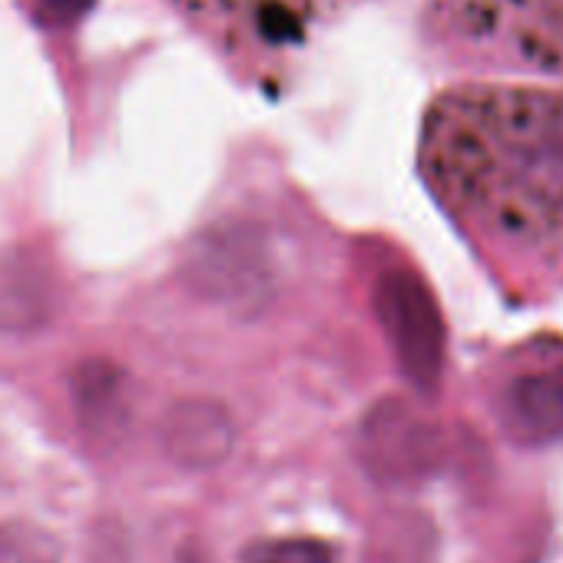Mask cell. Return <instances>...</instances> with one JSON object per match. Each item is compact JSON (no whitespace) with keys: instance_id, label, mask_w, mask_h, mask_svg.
<instances>
[{"instance_id":"6da1fadb","label":"cell","mask_w":563,"mask_h":563,"mask_svg":"<svg viewBox=\"0 0 563 563\" xmlns=\"http://www.w3.org/2000/svg\"><path fill=\"white\" fill-rule=\"evenodd\" d=\"M421 163L441 202L514 249L563 235V93L461 87L421 133Z\"/></svg>"},{"instance_id":"7a4b0ae2","label":"cell","mask_w":563,"mask_h":563,"mask_svg":"<svg viewBox=\"0 0 563 563\" xmlns=\"http://www.w3.org/2000/svg\"><path fill=\"white\" fill-rule=\"evenodd\" d=\"M434 14L471 47L563 77V0H434Z\"/></svg>"},{"instance_id":"3957f363","label":"cell","mask_w":563,"mask_h":563,"mask_svg":"<svg viewBox=\"0 0 563 563\" xmlns=\"http://www.w3.org/2000/svg\"><path fill=\"white\" fill-rule=\"evenodd\" d=\"M375 306L408 382L418 391H434L444 362V325L431 289L408 268H388Z\"/></svg>"},{"instance_id":"277c9868","label":"cell","mask_w":563,"mask_h":563,"mask_svg":"<svg viewBox=\"0 0 563 563\" xmlns=\"http://www.w3.org/2000/svg\"><path fill=\"white\" fill-rule=\"evenodd\" d=\"M163 441L183 467H212L232 448V421L216 401H183L166 415Z\"/></svg>"},{"instance_id":"5b68a950","label":"cell","mask_w":563,"mask_h":563,"mask_svg":"<svg viewBox=\"0 0 563 563\" xmlns=\"http://www.w3.org/2000/svg\"><path fill=\"white\" fill-rule=\"evenodd\" d=\"M54 278L31 255H0V329L27 332L54 316Z\"/></svg>"},{"instance_id":"8992f818","label":"cell","mask_w":563,"mask_h":563,"mask_svg":"<svg viewBox=\"0 0 563 563\" xmlns=\"http://www.w3.org/2000/svg\"><path fill=\"white\" fill-rule=\"evenodd\" d=\"M507 421L527 441H553L563 434V375H523L510 385Z\"/></svg>"},{"instance_id":"52a82bcc","label":"cell","mask_w":563,"mask_h":563,"mask_svg":"<svg viewBox=\"0 0 563 563\" xmlns=\"http://www.w3.org/2000/svg\"><path fill=\"white\" fill-rule=\"evenodd\" d=\"M74 398L80 415L87 418V424H113L117 411L123 408V395H120V372H113L103 362H90L84 368H77L74 375Z\"/></svg>"},{"instance_id":"ba28073f","label":"cell","mask_w":563,"mask_h":563,"mask_svg":"<svg viewBox=\"0 0 563 563\" xmlns=\"http://www.w3.org/2000/svg\"><path fill=\"white\" fill-rule=\"evenodd\" d=\"M242 563H335L319 540H262L245 550Z\"/></svg>"},{"instance_id":"9c48e42d","label":"cell","mask_w":563,"mask_h":563,"mask_svg":"<svg viewBox=\"0 0 563 563\" xmlns=\"http://www.w3.org/2000/svg\"><path fill=\"white\" fill-rule=\"evenodd\" d=\"M0 563H57V550L41 530L8 527L0 530Z\"/></svg>"},{"instance_id":"30bf717a","label":"cell","mask_w":563,"mask_h":563,"mask_svg":"<svg viewBox=\"0 0 563 563\" xmlns=\"http://www.w3.org/2000/svg\"><path fill=\"white\" fill-rule=\"evenodd\" d=\"M90 8V0H41V21L47 24H67L80 18Z\"/></svg>"}]
</instances>
